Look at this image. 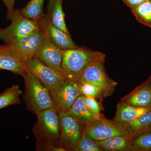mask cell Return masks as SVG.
Returning <instances> with one entry per match:
<instances>
[{
    "mask_svg": "<svg viewBox=\"0 0 151 151\" xmlns=\"http://www.w3.org/2000/svg\"><path fill=\"white\" fill-rule=\"evenodd\" d=\"M105 55L84 47L65 50L62 65L65 79L78 82L86 68L100 61H105Z\"/></svg>",
    "mask_w": 151,
    "mask_h": 151,
    "instance_id": "obj_1",
    "label": "cell"
},
{
    "mask_svg": "<svg viewBox=\"0 0 151 151\" xmlns=\"http://www.w3.org/2000/svg\"><path fill=\"white\" fill-rule=\"evenodd\" d=\"M22 76L25 81L24 100L29 111L36 114L40 111L54 108L48 90L36 77L27 70Z\"/></svg>",
    "mask_w": 151,
    "mask_h": 151,
    "instance_id": "obj_2",
    "label": "cell"
},
{
    "mask_svg": "<svg viewBox=\"0 0 151 151\" xmlns=\"http://www.w3.org/2000/svg\"><path fill=\"white\" fill-rule=\"evenodd\" d=\"M37 121L32 132L37 141H47L58 144L60 134L58 114L54 108H49L36 113Z\"/></svg>",
    "mask_w": 151,
    "mask_h": 151,
    "instance_id": "obj_3",
    "label": "cell"
},
{
    "mask_svg": "<svg viewBox=\"0 0 151 151\" xmlns=\"http://www.w3.org/2000/svg\"><path fill=\"white\" fill-rule=\"evenodd\" d=\"M82 134L96 141L105 140L118 135H129L123 124L105 117L94 118L82 128Z\"/></svg>",
    "mask_w": 151,
    "mask_h": 151,
    "instance_id": "obj_4",
    "label": "cell"
},
{
    "mask_svg": "<svg viewBox=\"0 0 151 151\" xmlns=\"http://www.w3.org/2000/svg\"><path fill=\"white\" fill-rule=\"evenodd\" d=\"M25 63L26 70L37 78L48 90L52 98L65 81L63 75L44 65L36 57L28 60Z\"/></svg>",
    "mask_w": 151,
    "mask_h": 151,
    "instance_id": "obj_5",
    "label": "cell"
},
{
    "mask_svg": "<svg viewBox=\"0 0 151 151\" xmlns=\"http://www.w3.org/2000/svg\"><path fill=\"white\" fill-rule=\"evenodd\" d=\"M11 24L4 28H0V40L10 44L39 29L37 22L23 16L19 9L15 10Z\"/></svg>",
    "mask_w": 151,
    "mask_h": 151,
    "instance_id": "obj_6",
    "label": "cell"
},
{
    "mask_svg": "<svg viewBox=\"0 0 151 151\" xmlns=\"http://www.w3.org/2000/svg\"><path fill=\"white\" fill-rule=\"evenodd\" d=\"M58 114L60 122L58 146L67 151H74L82 135L81 126L69 112Z\"/></svg>",
    "mask_w": 151,
    "mask_h": 151,
    "instance_id": "obj_7",
    "label": "cell"
},
{
    "mask_svg": "<svg viewBox=\"0 0 151 151\" xmlns=\"http://www.w3.org/2000/svg\"><path fill=\"white\" fill-rule=\"evenodd\" d=\"M104 63L100 61L89 66L84 71L78 82H88L95 84L100 87L106 97H108L113 94L118 83L108 76Z\"/></svg>",
    "mask_w": 151,
    "mask_h": 151,
    "instance_id": "obj_8",
    "label": "cell"
},
{
    "mask_svg": "<svg viewBox=\"0 0 151 151\" xmlns=\"http://www.w3.org/2000/svg\"><path fill=\"white\" fill-rule=\"evenodd\" d=\"M45 41V37L39 29L18 40L10 44L19 58L24 62L35 57Z\"/></svg>",
    "mask_w": 151,
    "mask_h": 151,
    "instance_id": "obj_9",
    "label": "cell"
},
{
    "mask_svg": "<svg viewBox=\"0 0 151 151\" xmlns=\"http://www.w3.org/2000/svg\"><path fill=\"white\" fill-rule=\"evenodd\" d=\"M81 94L78 82L65 79L52 98L58 113L68 112L76 100Z\"/></svg>",
    "mask_w": 151,
    "mask_h": 151,
    "instance_id": "obj_10",
    "label": "cell"
},
{
    "mask_svg": "<svg viewBox=\"0 0 151 151\" xmlns=\"http://www.w3.org/2000/svg\"><path fill=\"white\" fill-rule=\"evenodd\" d=\"M37 22L39 28L45 37L56 46L64 50L79 47L74 43L71 37L67 35L52 23L47 14Z\"/></svg>",
    "mask_w": 151,
    "mask_h": 151,
    "instance_id": "obj_11",
    "label": "cell"
},
{
    "mask_svg": "<svg viewBox=\"0 0 151 151\" xmlns=\"http://www.w3.org/2000/svg\"><path fill=\"white\" fill-rule=\"evenodd\" d=\"M64 51V50L56 46L45 37L44 43L37 53L35 57L44 65L62 74Z\"/></svg>",
    "mask_w": 151,
    "mask_h": 151,
    "instance_id": "obj_12",
    "label": "cell"
},
{
    "mask_svg": "<svg viewBox=\"0 0 151 151\" xmlns=\"http://www.w3.org/2000/svg\"><path fill=\"white\" fill-rule=\"evenodd\" d=\"M0 70L21 76L26 70L25 62L19 58L9 45H0Z\"/></svg>",
    "mask_w": 151,
    "mask_h": 151,
    "instance_id": "obj_13",
    "label": "cell"
},
{
    "mask_svg": "<svg viewBox=\"0 0 151 151\" xmlns=\"http://www.w3.org/2000/svg\"><path fill=\"white\" fill-rule=\"evenodd\" d=\"M121 101L134 107L151 109V75Z\"/></svg>",
    "mask_w": 151,
    "mask_h": 151,
    "instance_id": "obj_14",
    "label": "cell"
},
{
    "mask_svg": "<svg viewBox=\"0 0 151 151\" xmlns=\"http://www.w3.org/2000/svg\"><path fill=\"white\" fill-rule=\"evenodd\" d=\"M151 110V108L134 107L121 101L117 105L113 120L121 124L128 123L136 120Z\"/></svg>",
    "mask_w": 151,
    "mask_h": 151,
    "instance_id": "obj_15",
    "label": "cell"
},
{
    "mask_svg": "<svg viewBox=\"0 0 151 151\" xmlns=\"http://www.w3.org/2000/svg\"><path fill=\"white\" fill-rule=\"evenodd\" d=\"M63 1L49 0L47 15L52 24L70 36L65 22V14L63 9Z\"/></svg>",
    "mask_w": 151,
    "mask_h": 151,
    "instance_id": "obj_16",
    "label": "cell"
},
{
    "mask_svg": "<svg viewBox=\"0 0 151 151\" xmlns=\"http://www.w3.org/2000/svg\"><path fill=\"white\" fill-rule=\"evenodd\" d=\"M132 138L130 135H118L105 140L95 141L103 151H132Z\"/></svg>",
    "mask_w": 151,
    "mask_h": 151,
    "instance_id": "obj_17",
    "label": "cell"
},
{
    "mask_svg": "<svg viewBox=\"0 0 151 151\" xmlns=\"http://www.w3.org/2000/svg\"><path fill=\"white\" fill-rule=\"evenodd\" d=\"M68 112L80 124L81 129L95 118L86 106L82 94L77 97Z\"/></svg>",
    "mask_w": 151,
    "mask_h": 151,
    "instance_id": "obj_18",
    "label": "cell"
},
{
    "mask_svg": "<svg viewBox=\"0 0 151 151\" xmlns=\"http://www.w3.org/2000/svg\"><path fill=\"white\" fill-rule=\"evenodd\" d=\"M122 124L132 137L151 131V110L134 121Z\"/></svg>",
    "mask_w": 151,
    "mask_h": 151,
    "instance_id": "obj_19",
    "label": "cell"
},
{
    "mask_svg": "<svg viewBox=\"0 0 151 151\" xmlns=\"http://www.w3.org/2000/svg\"><path fill=\"white\" fill-rule=\"evenodd\" d=\"M45 0H30L23 8L19 9L24 16L37 22L45 14L43 6Z\"/></svg>",
    "mask_w": 151,
    "mask_h": 151,
    "instance_id": "obj_20",
    "label": "cell"
},
{
    "mask_svg": "<svg viewBox=\"0 0 151 151\" xmlns=\"http://www.w3.org/2000/svg\"><path fill=\"white\" fill-rule=\"evenodd\" d=\"M22 92L17 85H14L0 94V110L21 103L20 96Z\"/></svg>",
    "mask_w": 151,
    "mask_h": 151,
    "instance_id": "obj_21",
    "label": "cell"
},
{
    "mask_svg": "<svg viewBox=\"0 0 151 151\" xmlns=\"http://www.w3.org/2000/svg\"><path fill=\"white\" fill-rule=\"evenodd\" d=\"M137 21L151 28V0H147L131 9Z\"/></svg>",
    "mask_w": 151,
    "mask_h": 151,
    "instance_id": "obj_22",
    "label": "cell"
},
{
    "mask_svg": "<svg viewBox=\"0 0 151 151\" xmlns=\"http://www.w3.org/2000/svg\"><path fill=\"white\" fill-rule=\"evenodd\" d=\"M132 151H151V131L132 138Z\"/></svg>",
    "mask_w": 151,
    "mask_h": 151,
    "instance_id": "obj_23",
    "label": "cell"
},
{
    "mask_svg": "<svg viewBox=\"0 0 151 151\" xmlns=\"http://www.w3.org/2000/svg\"><path fill=\"white\" fill-rule=\"evenodd\" d=\"M81 94L84 97H94L96 99L103 100L106 97L103 90L95 84L88 82H78Z\"/></svg>",
    "mask_w": 151,
    "mask_h": 151,
    "instance_id": "obj_24",
    "label": "cell"
},
{
    "mask_svg": "<svg viewBox=\"0 0 151 151\" xmlns=\"http://www.w3.org/2000/svg\"><path fill=\"white\" fill-rule=\"evenodd\" d=\"M74 151H103L96 142V141L85 135H81Z\"/></svg>",
    "mask_w": 151,
    "mask_h": 151,
    "instance_id": "obj_25",
    "label": "cell"
},
{
    "mask_svg": "<svg viewBox=\"0 0 151 151\" xmlns=\"http://www.w3.org/2000/svg\"><path fill=\"white\" fill-rule=\"evenodd\" d=\"M85 104L89 111L92 113L95 118H103L104 116L102 114V111L104 110L101 102H98L97 99L94 97H84Z\"/></svg>",
    "mask_w": 151,
    "mask_h": 151,
    "instance_id": "obj_26",
    "label": "cell"
},
{
    "mask_svg": "<svg viewBox=\"0 0 151 151\" xmlns=\"http://www.w3.org/2000/svg\"><path fill=\"white\" fill-rule=\"evenodd\" d=\"M36 149L38 150L50 151H66L63 148L56 146L51 142L47 141H37Z\"/></svg>",
    "mask_w": 151,
    "mask_h": 151,
    "instance_id": "obj_27",
    "label": "cell"
},
{
    "mask_svg": "<svg viewBox=\"0 0 151 151\" xmlns=\"http://www.w3.org/2000/svg\"><path fill=\"white\" fill-rule=\"evenodd\" d=\"M5 5L7 9L6 14V19L7 20H11L14 13V5L16 0H1Z\"/></svg>",
    "mask_w": 151,
    "mask_h": 151,
    "instance_id": "obj_28",
    "label": "cell"
},
{
    "mask_svg": "<svg viewBox=\"0 0 151 151\" xmlns=\"http://www.w3.org/2000/svg\"><path fill=\"white\" fill-rule=\"evenodd\" d=\"M147 1V0H122L125 4L130 9L135 7Z\"/></svg>",
    "mask_w": 151,
    "mask_h": 151,
    "instance_id": "obj_29",
    "label": "cell"
}]
</instances>
